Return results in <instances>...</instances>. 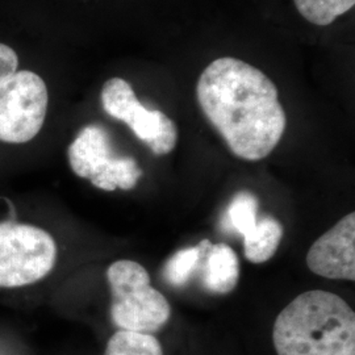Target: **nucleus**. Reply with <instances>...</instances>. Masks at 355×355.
Instances as JSON below:
<instances>
[{"label":"nucleus","mask_w":355,"mask_h":355,"mask_svg":"<svg viewBox=\"0 0 355 355\" xmlns=\"http://www.w3.org/2000/svg\"><path fill=\"white\" fill-rule=\"evenodd\" d=\"M57 245L44 229L0 224V288H19L45 278L55 265Z\"/></svg>","instance_id":"nucleus-6"},{"label":"nucleus","mask_w":355,"mask_h":355,"mask_svg":"<svg viewBox=\"0 0 355 355\" xmlns=\"http://www.w3.org/2000/svg\"><path fill=\"white\" fill-rule=\"evenodd\" d=\"M297 12L315 26H327L349 12L355 0H293Z\"/></svg>","instance_id":"nucleus-13"},{"label":"nucleus","mask_w":355,"mask_h":355,"mask_svg":"<svg viewBox=\"0 0 355 355\" xmlns=\"http://www.w3.org/2000/svg\"><path fill=\"white\" fill-rule=\"evenodd\" d=\"M209 249L202 275L204 288L220 295L229 293L240 278L239 257L227 243H216Z\"/></svg>","instance_id":"nucleus-9"},{"label":"nucleus","mask_w":355,"mask_h":355,"mask_svg":"<svg viewBox=\"0 0 355 355\" xmlns=\"http://www.w3.org/2000/svg\"><path fill=\"white\" fill-rule=\"evenodd\" d=\"M101 98L104 111L125 123L135 136L150 148L153 154L166 155L175 149L177 124L162 111H150L144 107L125 79H108L103 86Z\"/></svg>","instance_id":"nucleus-7"},{"label":"nucleus","mask_w":355,"mask_h":355,"mask_svg":"<svg viewBox=\"0 0 355 355\" xmlns=\"http://www.w3.org/2000/svg\"><path fill=\"white\" fill-rule=\"evenodd\" d=\"M112 302L111 320L119 330L149 333L162 329L171 316V306L153 288L146 268L135 261H117L107 270Z\"/></svg>","instance_id":"nucleus-4"},{"label":"nucleus","mask_w":355,"mask_h":355,"mask_svg":"<svg viewBox=\"0 0 355 355\" xmlns=\"http://www.w3.org/2000/svg\"><path fill=\"white\" fill-rule=\"evenodd\" d=\"M227 221L230 228L242 237L255 227L258 221V199L249 191L239 192L229 204Z\"/></svg>","instance_id":"nucleus-14"},{"label":"nucleus","mask_w":355,"mask_h":355,"mask_svg":"<svg viewBox=\"0 0 355 355\" xmlns=\"http://www.w3.org/2000/svg\"><path fill=\"white\" fill-rule=\"evenodd\" d=\"M19 57L0 42V141L26 144L44 125L49 95L41 76L17 70Z\"/></svg>","instance_id":"nucleus-3"},{"label":"nucleus","mask_w":355,"mask_h":355,"mask_svg":"<svg viewBox=\"0 0 355 355\" xmlns=\"http://www.w3.org/2000/svg\"><path fill=\"white\" fill-rule=\"evenodd\" d=\"M196 98L204 116L243 161L266 158L279 144L287 117L274 82L253 64L223 57L199 76Z\"/></svg>","instance_id":"nucleus-1"},{"label":"nucleus","mask_w":355,"mask_h":355,"mask_svg":"<svg viewBox=\"0 0 355 355\" xmlns=\"http://www.w3.org/2000/svg\"><path fill=\"white\" fill-rule=\"evenodd\" d=\"M67 158L73 173L89 179L99 190H132L142 175L133 157L114 153L110 133L99 124L79 130L67 149Z\"/></svg>","instance_id":"nucleus-5"},{"label":"nucleus","mask_w":355,"mask_h":355,"mask_svg":"<svg viewBox=\"0 0 355 355\" xmlns=\"http://www.w3.org/2000/svg\"><path fill=\"white\" fill-rule=\"evenodd\" d=\"M283 237V227L271 216L257 221L246 236H243V253L249 262L261 265L274 257Z\"/></svg>","instance_id":"nucleus-10"},{"label":"nucleus","mask_w":355,"mask_h":355,"mask_svg":"<svg viewBox=\"0 0 355 355\" xmlns=\"http://www.w3.org/2000/svg\"><path fill=\"white\" fill-rule=\"evenodd\" d=\"M272 343L278 355H355L354 311L333 292H304L278 315Z\"/></svg>","instance_id":"nucleus-2"},{"label":"nucleus","mask_w":355,"mask_h":355,"mask_svg":"<svg viewBox=\"0 0 355 355\" xmlns=\"http://www.w3.org/2000/svg\"><path fill=\"white\" fill-rule=\"evenodd\" d=\"M104 355H164V349L153 334L117 330L108 340Z\"/></svg>","instance_id":"nucleus-11"},{"label":"nucleus","mask_w":355,"mask_h":355,"mask_svg":"<svg viewBox=\"0 0 355 355\" xmlns=\"http://www.w3.org/2000/svg\"><path fill=\"white\" fill-rule=\"evenodd\" d=\"M306 265L318 277L354 282V212L345 216L311 246Z\"/></svg>","instance_id":"nucleus-8"},{"label":"nucleus","mask_w":355,"mask_h":355,"mask_svg":"<svg viewBox=\"0 0 355 355\" xmlns=\"http://www.w3.org/2000/svg\"><path fill=\"white\" fill-rule=\"evenodd\" d=\"M209 246L211 242L204 240L198 246L186 248L174 254L164 267V278L166 282L174 287H182L187 284Z\"/></svg>","instance_id":"nucleus-12"}]
</instances>
